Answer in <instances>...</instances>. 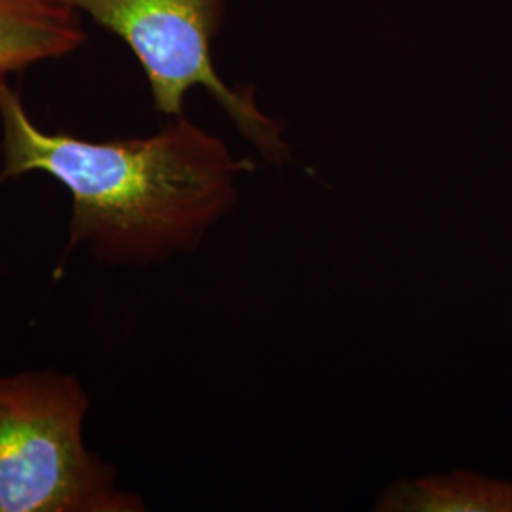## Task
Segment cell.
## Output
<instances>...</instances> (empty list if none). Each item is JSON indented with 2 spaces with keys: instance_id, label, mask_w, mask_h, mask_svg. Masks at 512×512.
<instances>
[{
  "instance_id": "6da1fadb",
  "label": "cell",
  "mask_w": 512,
  "mask_h": 512,
  "mask_svg": "<svg viewBox=\"0 0 512 512\" xmlns=\"http://www.w3.org/2000/svg\"><path fill=\"white\" fill-rule=\"evenodd\" d=\"M0 183L46 173L73 202L67 251L86 247L105 266H148L200 247L238 205L253 171L186 116L147 137L92 141L40 128L0 78Z\"/></svg>"
},
{
  "instance_id": "7a4b0ae2",
  "label": "cell",
  "mask_w": 512,
  "mask_h": 512,
  "mask_svg": "<svg viewBox=\"0 0 512 512\" xmlns=\"http://www.w3.org/2000/svg\"><path fill=\"white\" fill-rule=\"evenodd\" d=\"M90 397L73 374L0 378V512H139L143 499L86 446Z\"/></svg>"
},
{
  "instance_id": "3957f363",
  "label": "cell",
  "mask_w": 512,
  "mask_h": 512,
  "mask_svg": "<svg viewBox=\"0 0 512 512\" xmlns=\"http://www.w3.org/2000/svg\"><path fill=\"white\" fill-rule=\"evenodd\" d=\"M120 38L137 57L154 109L167 118L184 114L186 95L205 88L239 133L268 164L291 160L279 122L256 105L253 88L228 86L213 61V42L226 0H65Z\"/></svg>"
},
{
  "instance_id": "277c9868",
  "label": "cell",
  "mask_w": 512,
  "mask_h": 512,
  "mask_svg": "<svg viewBox=\"0 0 512 512\" xmlns=\"http://www.w3.org/2000/svg\"><path fill=\"white\" fill-rule=\"evenodd\" d=\"M86 38L65 0H0V78L71 55Z\"/></svg>"
},
{
  "instance_id": "5b68a950",
  "label": "cell",
  "mask_w": 512,
  "mask_h": 512,
  "mask_svg": "<svg viewBox=\"0 0 512 512\" xmlns=\"http://www.w3.org/2000/svg\"><path fill=\"white\" fill-rule=\"evenodd\" d=\"M374 511L512 512V482L465 471L399 480L380 494Z\"/></svg>"
}]
</instances>
